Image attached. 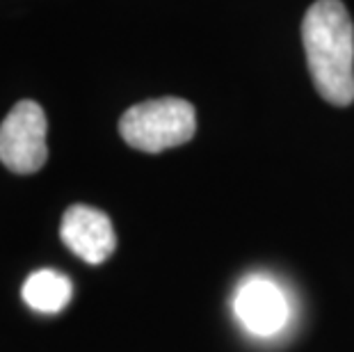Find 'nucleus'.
<instances>
[{
    "label": "nucleus",
    "instance_id": "3",
    "mask_svg": "<svg viewBox=\"0 0 354 352\" xmlns=\"http://www.w3.org/2000/svg\"><path fill=\"white\" fill-rule=\"evenodd\" d=\"M48 122L35 101H19L0 124V163L14 174H35L48 160Z\"/></svg>",
    "mask_w": 354,
    "mask_h": 352
},
{
    "label": "nucleus",
    "instance_id": "1",
    "mask_svg": "<svg viewBox=\"0 0 354 352\" xmlns=\"http://www.w3.org/2000/svg\"><path fill=\"white\" fill-rule=\"evenodd\" d=\"M308 73L325 101H354V26L341 0H315L302 21Z\"/></svg>",
    "mask_w": 354,
    "mask_h": 352
},
{
    "label": "nucleus",
    "instance_id": "4",
    "mask_svg": "<svg viewBox=\"0 0 354 352\" xmlns=\"http://www.w3.org/2000/svg\"><path fill=\"white\" fill-rule=\"evenodd\" d=\"M59 238L85 263L99 266L117 250V234L110 217L87 204H73L59 224Z\"/></svg>",
    "mask_w": 354,
    "mask_h": 352
},
{
    "label": "nucleus",
    "instance_id": "6",
    "mask_svg": "<svg viewBox=\"0 0 354 352\" xmlns=\"http://www.w3.org/2000/svg\"><path fill=\"white\" fill-rule=\"evenodd\" d=\"M24 302L32 311L39 313H59L71 302L73 286L69 277L57 270H37L26 279L21 288Z\"/></svg>",
    "mask_w": 354,
    "mask_h": 352
},
{
    "label": "nucleus",
    "instance_id": "5",
    "mask_svg": "<svg viewBox=\"0 0 354 352\" xmlns=\"http://www.w3.org/2000/svg\"><path fill=\"white\" fill-rule=\"evenodd\" d=\"M233 309L240 323L256 336H272L288 320V304L281 288L261 277H254L238 288Z\"/></svg>",
    "mask_w": 354,
    "mask_h": 352
},
{
    "label": "nucleus",
    "instance_id": "2",
    "mask_svg": "<svg viewBox=\"0 0 354 352\" xmlns=\"http://www.w3.org/2000/svg\"><path fill=\"white\" fill-rule=\"evenodd\" d=\"M194 106L176 96L138 103L119 119V133L124 142L145 154H160L165 149L185 145L194 138Z\"/></svg>",
    "mask_w": 354,
    "mask_h": 352
}]
</instances>
